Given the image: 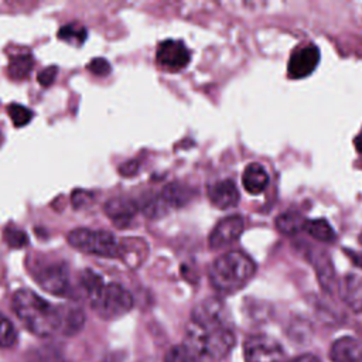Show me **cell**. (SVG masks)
<instances>
[{"mask_svg":"<svg viewBox=\"0 0 362 362\" xmlns=\"http://www.w3.org/2000/svg\"><path fill=\"white\" fill-rule=\"evenodd\" d=\"M235 345V334L228 321H202L191 318L185 329V346L199 361L218 362Z\"/></svg>","mask_w":362,"mask_h":362,"instance_id":"1","label":"cell"},{"mask_svg":"<svg viewBox=\"0 0 362 362\" xmlns=\"http://www.w3.org/2000/svg\"><path fill=\"white\" fill-rule=\"evenodd\" d=\"M13 310L24 327L38 337H49L61 329V305H52L37 293L21 288L13 296Z\"/></svg>","mask_w":362,"mask_h":362,"instance_id":"2","label":"cell"},{"mask_svg":"<svg viewBox=\"0 0 362 362\" xmlns=\"http://www.w3.org/2000/svg\"><path fill=\"white\" fill-rule=\"evenodd\" d=\"M253 260L239 250H230L214 260L209 267L211 286L222 294L240 290L255 274Z\"/></svg>","mask_w":362,"mask_h":362,"instance_id":"3","label":"cell"},{"mask_svg":"<svg viewBox=\"0 0 362 362\" xmlns=\"http://www.w3.org/2000/svg\"><path fill=\"white\" fill-rule=\"evenodd\" d=\"M66 239L71 246L81 252L102 257H120V240L107 230L76 228L68 233Z\"/></svg>","mask_w":362,"mask_h":362,"instance_id":"4","label":"cell"},{"mask_svg":"<svg viewBox=\"0 0 362 362\" xmlns=\"http://www.w3.org/2000/svg\"><path fill=\"white\" fill-rule=\"evenodd\" d=\"M89 301L93 311L105 320L122 317L133 307L132 294L117 283L103 284V287L89 298Z\"/></svg>","mask_w":362,"mask_h":362,"instance_id":"5","label":"cell"},{"mask_svg":"<svg viewBox=\"0 0 362 362\" xmlns=\"http://www.w3.org/2000/svg\"><path fill=\"white\" fill-rule=\"evenodd\" d=\"M243 356L246 362H283L284 349L274 338L256 334L246 338Z\"/></svg>","mask_w":362,"mask_h":362,"instance_id":"6","label":"cell"},{"mask_svg":"<svg viewBox=\"0 0 362 362\" xmlns=\"http://www.w3.org/2000/svg\"><path fill=\"white\" fill-rule=\"evenodd\" d=\"M157 64L167 71H180L189 64L191 52L180 40H164L156 52Z\"/></svg>","mask_w":362,"mask_h":362,"instance_id":"7","label":"cell"},{"mask_svg":"<svg viewBox=\"0 0 362 362\" xmlns=\"http://www.w3.org/2000/svg\"><path fill=\"white\" fill-rule=\"evenodd\" d=\"M245 228L243 218L240 215H229L221 219L208 238L211 249H222L239 239Z\"/></svg>","mask_w":362,"mask_h":362,"instance_id":"8","label":"cell"},{"mask_svg":"<svg viewBox=\"0 0 362 362\" xmlns=\"http://www.w3.org/2000/svg\"><path fill=\"white\" fill-rule=\"evenodd\" d=\"M38 284L48 293L55 296H68L71 293L69 273L64 263L51 264L41 269L37 274Z\"/></svg>","mask_w":362,"mask_h":362,"instance_id":"9","label":"cell"},{"mask_svg":"<svg viewBox=\"0 0 362 362\" xmlns=\"http://www.w3.org/2000/svg\"><path fill=\"white\" fill-rule=\"evenodd\" d=\"M318 61L320 49L313 44L303 45L291 54L287 65V74L291 79L305 78L317 68Z\"/></svg>","mask_w":362,"mask_h":362,"instance_id":"10","label":"cell"},{"mask_svg":"<svg viewBox=\"0 0 362 362\" xmlns=\"http://www.w3.org/2000/svg\"><path fill=\"white\" fill-rule=\"evenodd\" d=\"M137 209V202L127 197H115L109 199L103 206L105 214L112 219L115 225H117V228H126L133 221Z\"/></svg>","mask_w":362,"mask_h":362,"instance_id":"11","label":"cell"},{"mask_svg":"<svg viewBox=\"0 0 362 362\" xmlns=\"http://www.w3.org/2000/svg\"><path fill=\"white\" fill-rule=\"evenodd\" d=\"M331 362H362V344L352 337H341L329 348Z\"/></svg>","mask_w":362,"mask_h":362,"instance_id":"12","label":"cell"},{"mask_svg":"<svg viewBox=\"0 0 362 362\" xmlns=\"http://www.w3.org/2000/svg\"><path fill=\"white\" fill-rule=\"evenodd\" d=\"M209 201L219 209H228L238 204L239 192L232 180H222L214 182L208 188Z\"/></svg>","mask_w":362,"mask_h":362,"instance_id":"13","label":"cell"},{"mask_svg":"<svg viewBox=\"0 0 362 362\" xmlns=\"http://www.w3.org/2000/svg\"><path fill=\"white\" fill-rule=\"evenodd\" d=\"M120 259L132 267L140 266L148 253L147 243L140 238H124L120 240Z\"/></svg>","mask_w":362,"mask_h":362,"instance_id":"14","label":"cell"},{"mask_svg":"<svg viewBox=\"0 0 362 362\" xmlns=\"http://www.w3.org/2000/svg\"><path fill=\"white\" fill-rule=\"evenodd\" d=\"M242 184L249 194L257 195L263 192L264 188L267 187L269 175L263 165H260L259 163H250L249 165H246L242 174Z\"/></svg>","mask_w":362,"mask_h":362,"instance_id":"15","label":"cell"},{"mask_svg":"<svg viewBox=\"0 0 362 362\" xmlns=\"http://www.w3.org/2000/svg\"><path fill=\"white\" fill-rule=\"evenodd\" d=\"M339 294L352 310H362V279L359 276H346L339 284Z\"/></svg>","mask_w":362,"mask_h":362,"instance_id":"16","label":"cell"},{"mask_svg":"<svg viewBox=\"0 0 362 362\" xmlns=\"http://www.w3.org/2000/svg\"><path fill=\"white\" fill-rule=\"evenodd\" d=\"M310 262L314 264L317 270V277L320 280L321 287L328 293H332L335 288V274L329 257H327L325 253L315 252L313 256H310Z\"/></svg>","mask_w":362,"mask_h":362,"instance_id":"17","label":"cell"},{"mask_svg":"<svg viewBox=\"0 0 362 362\" xmlns=\"http://www.w3.org/2000/svg\"><path fill=\"white\" fill-rule=\"evenodd\" d=\"M85 322V315L79 307L61 305V329L65 335L76 334Z\"/></svg>","mask_w":362,"mask_h":362,"instance_id":"18","label":"cell"},{"mask_svg":"<svg viewBox=\"0 0 362 362\" xmlns=\"http://www.w3.org/2000/svg\"><path fill=\"white\" fill-rule=\"evenodd\" d=\"M192 194L194 192L189 189V187L180 182H171L161 191V197L168 208H180L185 205L191 199Z\"/></svg>","mask_w":362,"mask_h":362,"instance_id":"19","label":"cell"},{"mask_svg":"<svg viewBox=\"0 0 362 362\" xmlns=\"http://www.w3.org/2000/svg\"><path fill=\"white\" fill-rule=\"evenodd\" d=\"M304 225H305L304 216L294 209L286 211L276 218V228L279 229V232L288 236L298 233L301 229H304Z\"/></svg>","mask_w":362,"mask_h":362,"instance_id":"20","label":"cell"},{"mask_svg":"<svg viewBox=\"0 0 362 362\" xmlns=\"http://www.w3.org/2000/svg\"><path fill=\"white\" fill-rule=\"evenodd\" d=\"M34 66V58L31 54H17L10 57L7 72L13 79H24L30 75Z\"/></svg>","mask_w":362,"mask_h":362,"instance_id":"21","label":"cell"},{"mask_svg":"<svg viewBox=\"0 0 362 362\" xmlns=\"http://www.w3.org/2000/svg\"><path fill=\"white\" fill-rule=\"evenodd\" d=\"M304 230L321 242H332L335 239V232L325 219H310L305 221Z\"/></svg>","mask_w":362,"mask_h":362,"instance_id":"22","label":"cell"},{"mask_svg":"<svg viewBox=\"0 0 362 362\" xmlns=\"http://www.w3.org/2000/svg\"><path fill=\"white\" fill-rule=\"evenodd\" d=\"M58 38L69 44L81 45L86 40V28L75 23L65 24L58 30Z\"/></svg>","mask_w":362,"mask_h":362,"instance_id":"23","label":"cell"},{"mask_svg":"<svg viewBox=\"0 0 362 362\" xmlns=\"http://www.w3.org/2000/svg\"><path fill=\"white\" fill-rule=\"evenodd\" d=\"M140 209L147 218H158V216H163L164 214H167L168 205L164 202V199L160 194V195H151V197L143 199L140 204Z\"/></svg>","mask_w":362,"mask_h":362,"instance_id":"24","label":"cell"},{"mask_svg":"<svg viewBox=\"0 0 362 362\" xmlns=\"http://www.w3.org/2000/svg\"><path fill=\"white\" fill-rule=\"evenodd\" d=\"M79 283L83 288V291L86 293V296L90 298L93 294H96L105 284L103 279L95 273L93 270L90 269H85L81 272V276H79Z\"/></svg>","mask_w":362,"mask_h":362,"instance_id":"25","label":"cell"},{"mask_svg":"<svg viewBox=\"0 0 362 362\" xmlns=\"http://www.w3.org/2000/svg\"><path fill=\"white\" fill-rule=\"evenodd\" d=\"M7 112L16 127H24L33 119V112L20 103H10L7 106Z\"/></svg>","mask_w":362,"mask_h":362,"instance_id":"26","label":"cell"},{"mask_svg":"<svg viewBox=\"0 0 362 362\" xmlns=\"http://www.w3.org/2000/svg\"><path fill=\"white\" fill-rule=\"evenodd\" d=\"M164 362H199V359L188 346L175 345L167 351Z\"/></svg>","mask_w":362,"mask_h":362,"instance_id":"27","label":"cell"},{"mask_svg":"<svg viewBox=\"0 0 362 362\" xmlns=\"http://www.w3.org/2000/svg\"><path fill=\"white\" fill-rule=\"evenodd\" d=\"M17 339L14 325L4 315L0 314V348L11 346Z\"/></svg>","mask_w":362,"mask_h":362,"instance_id":"28","label":"cell"},{"mask_svg":"<svg viewBox=\"0 0 362 362\" xmlns=\"http://www.w3.org/2000/svg\"><path fill=\"white\" fill-rule=\"evenodd\" d=\"M4 240L11 247H23L27 245V235L17 228H7L4 230Z\"/></svg>","mask_w":362,"mask_h":362,"instance_id":"29","label":"cell"},{"mask_svg":"<svg viewBox=\"0 0 362 362\" xmlns=\"http://www.w3.org/2000/svg\"><path fill=\"white\" fill-rule=\"evenodd\" d=\"M88 69L98 76H105L110 72V64L107 62V59L105 58H93L89 64H88Z\"/></svg>","mask_w":362,"mask_h":362,"instance_id":"30","label":"cell"},{"mask_svg":"<svg viewBox=\"0 0 362 362\" xmlns=\"http://www.w3.org/2000/svg\"><path fill=\"white\" fill-rule=\"evenodd\" d=\"M57 74H58V69H57L55 65H52V66H45V68L37 75V81H38V83H40L41 86H49V85L54 82Z\"/></svg>","mask_w":362,"mask_h":362,"instance_id":"31","label":"cell"},{"mask_svg":"<svg viewBox=\"0 0 362 362\" xmlns=\"http://www.w3.org/2000/svg\"><path fill=\"white\" fill-rule=\"evenodd\" d=\"M90 192H88V191H82V189H76V191H74L72 192V205H74V208H82V206H85L88 202H89V199H90Z\"/></svg>","mask_w":362,"mask_h":362,"instance_id":"32","label":"cell"},{"mask_svg":"<svg viewBox=\"0 0 362 362\" xmlns=\"http://www.w3.org/2000/svg\"><path fill=\"white\" fill-rule=\"evenodd\" d=\"M137 170H139V163L134 161V160L126 161L124 164H122V165L119 167V173H120L122 175H126V177L134 175V174L137 173Z\"/></svg>","mask_w":362,"mask_h":362,"instance_id":"33","label":"cell"},{"mask_svg":"<svg viewBox=\"0 0 362 362\" xmlns=\"http://www.w3.org/2000/svg\"><path fill=\"white\" fill-rule=\"evenodd\" d=\"M291 362H320V361H318L317 356H314L311 354H305V355H301V356H298L297 359H294Z\"/></svg>","mask_w":362,"mask_h":362,"instance_id":"34","label":"cell"},{"mask_svg":"<svg viewBox=\"0 0 362 362\" xmlns=\"http://www.w3.org/2000/svg\"><path fill=\"white\" fill-rule=\"evenodd\" d=\"M354 144H355V147H356V151H358V153H362V129H361V132L358 133V136L355 137Z\"/></svg>","mask_w":362,"mask_h":362,"instance_id":"35","label":"cell"},{"mask_svg":"<svg viewBox=\"0 0 362 362\" xmlns=\"http://www.w3.org/2000/svg\"><path fill=\"white\" fill-rule=\"evenodd\" d=\"M359 242L362 243V233H361V238H359Z\"/></svg>","mask_w":362,"mask_h":362,"instance_id":"36","label":"cell"}]
</instances>
